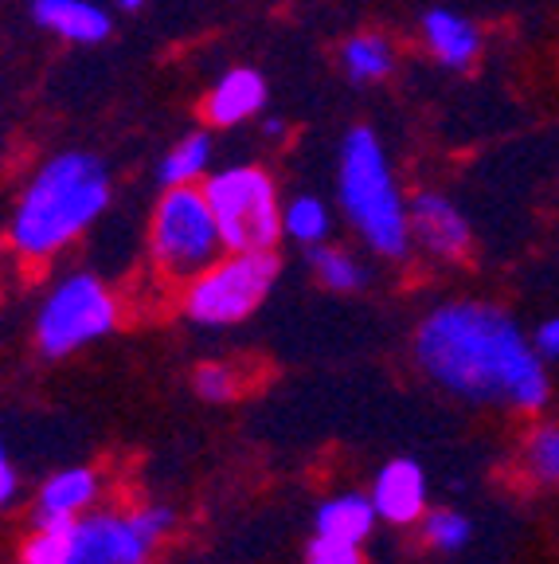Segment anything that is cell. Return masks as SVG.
Returning a JSON list of instances; mask_svg holds the SVG:
<instances>
[{
    "instance_id": "cell-13",
    "label": "cell",
    "mask_w": 559,
    "mask_h": 564,
    "mask_svg": "<svg viewBox=\"0 0 559 564\" xmlns=\"http://www.w3.org/2000/svg\"><path fill=\"white\" fill-rule=\"evenodd\" d=\"M419 44L427 52V59L438 63V67L470 70L481 59L485 40H481V28L465 12L435 4V9H427L419 17Z\"/></svg>"
},
{
    "instance_id": "cell-8",
    "label": "cell",
    "mask_w": 559,
    "mask_h": 564,
    "mask_svg": "<svg viewBox=\"0 0 559 564\" xmlns=\"http://www.w3.org/2000/svg\"><path fill=\"white\" fill-rule=\"evenodd\" d=\"M176 529V510L145 502L133 510H90L67 525L59 564H153Z\"/></svg>"
},
{
    "instance_id": "cell-18",
    "label": "cell",
    "mask_w": 559,
    "mask_h": 564,
    "mask_svg": "<svg viewBox=\"0 0 559 564\" xmlns=\"http://www.w3.org/2000/svg\"><path fill=\"white\" fill-rule=\"evenodd\" d=\"M309 259V274L317 279V286L329 294H360L372 282V271H368L364 259L352 251V247L341 243H317L306 251Z\"/></svg>"
},
{
    "instance_id": "cell-23",
    "label": "cell",
    "mask_w": 559,
    "mask_h": 564,
    "mask_svg": "<svg viewBox=\"0 0 559 564\" xmlns=\"http://www.w3.org/2000/svg\"><path fill=\"white\" fill-rule=\"evenodd\" d=\"M306 564H364V545L314 533V541L306 545Z\"/></svg>"
},
{
    "instance_id": "cell-11",
    "label": "cell",
    "mask_w": 559,
    "mask_h": 564,
    "mask_svg": "<svg viewBox=\"0 0 559 564\" xmlns=\"http://www.w3.org/2000/svg\"><path fill=\"white\" fill-rule=\"evenodd\" d=\"M28 17L70 47H98L114 35V9L102 0H28Z\"/></svg>"
},
{
    "instance_id": "cell-7",
    "label": "cell",
    "mask_w": 559,
    "mask_h": 564,
    "mask_svg": "<svg viewBox=\"0 0 559 564\" xmlns=\"http://www.w3.org/2000/svg\"><path fill=\"white\" fill-rule=\"evenodd\" d=\"M228 251H274L282 243V188L259 161H231L200 181Z\"/></svg>"
},
{
    "instance_id": "cell-10",
    "label": "cell",
    "mask_w": 559,
    "mask_h": 564,
    "mask_svg": "<svg viewBox=\"0 0 559 564\" xmlns=\"http://www.w3.org/2000/svg\"><path fill=\"white\" fill-rule=\"evenodd\" d=\"M271 106V83L259 67H228L204 95V122L211 130H239L259 122Z\"/></svg>"
},
{
    "instance_id": "cell-3",
    "label": "cell",
    "mask_w": 559,
    "mask_h": 564,
    "mask_svg": "<svg viewBox=\"0 0 559 564\" xmlns=\"http://www.w3.org/2000/svg\"><path fill=\"white\" fill-rule=\"evenodd\" d=\"M337 212L364 243L368 256L384 263H407L412 228H407V193L395 176L392 153L372 126H352L337 150Z\"/></svg>"
},
{
    "instance_id": "cell-24",
    "label": "cell",
    "mask_w": 559,
    "mask_h": 564,
    "mask_svg": "<svg viewBox=\"0 0 559 564\" xmlns=\"http://www.w3.org/2000/svg\"><path fill=\"white\" fill-rule=\"evenodd\" d=\"M17 498H20V470H17V463H12L4 440H0V513L9 510Z\"/></svg>"
},
{
    "instance_id": "cell-4",
    "label": "cell",
    "mask_w": 559,
    "mask_h": 564,
    "mask_svg": "<svg viewBox=\"0 0 559 564\" xmlns=\"http://www.w3.org/2000/svg\"><path fill=\"white\" fill-rule=\"evenodd\" d=\"M282 279L278 251H223L180 286V314L200 329H231L259 314Z\"/></svg>"
},
{
    "instance_id": "cell-9",
    "label": "cell",
    "mask_w": 559,
    "mask_h": 564,
    "mask_svg": "<svg viewBox=\"0 0 559 564\" xmlns=\"http://www.w3.org/2000/svg\"><path fill=\"white\" fill-rule=\"evenodd\" d=\"M407 228H412L415 251L442 267H458L473 256L470 216L442 188H419L407 196Z\"/></svg>"
},
{
    "instance_id": "cell-2",
    "label": "cell",
    "mask_w": 559,
    "mask_h": 564,
    "mask_svg": "<svg viewBox=\"0 0 559 564\" xmlns=\"http://www.w3.org/2000/svg\"><path fill=\"white\" fill-rule=\"evenodd\" d=\"M114 204V176L90 150H59L28 176L9 216V247L24 263H47L79 243Z\"/></svg>"
},
{
    "instance_id": "cell-26",
    "label": "cell",
    "mask_w": 559,
    "mask_h": 564,
    "mask_svg": "<svg viewBox=\"0 0 559 564\" xmlns=\"http://www.w3.org/2000/svg\"><path fill=\"white\" fill-rule=\"evenodd\" d=\"M259 130H263L266 141H286V118L263 115V118H259Z\"/></svg>"
},
{
    "instance_id": "cell-6",
    "label": "cell",
    "mask_w": 559,
    "mask_h": 564,
    "mask_svg": "<svg viewBox=\"0 0 559 564\" xmlns=\"http://www.w3.org/2000/svg\"><path fill=\"white\" fill-rule=\"evenodd\" d=\"M145 247L153 271L165 282H173V286H184L188 279H196L204 267H211L228 251L200 185L161 188L157 204L149 212Z\"/></svg>"
},
{
    "instance_id": "cell-1",
    "label": "cell",
    "mask_w": 559,
    "mask_h": 564,
    "mask_svg": "<svg viewBox=\"0 0 559 564\" xmlns=\"http://www.w3.org/2000/svg\"><path fill=\"white\" fill-rule=\"evenodd\" d=\"M412 357L430 384L465 404L516 415H540L551 404L548 361L497 302H438L415 326Z\"/></svg>"
},
{
    "instance_id": "cell-25",
    "label": "cell",
    "mask_w": 559,
    "mask_h": 564,
    "mask_svg": "<svg viewBox=\"0 0 559 564\" xmlns=\"http://www.w3.org/2000/svg\"><path fill=\"white\" fill-rule=\"evenodd\" d=\"M536 349H540L544 361H559V314H551L540 329H536Z\"/></svg>"
},
{
    "instance_id": "cell-12",
    "label": "cell",
    "mask_w": 559,
    "mask_h": 564,
    "mask_svg": "<svg viewBox=\"0 0 559 564\" xmlns=\"http://www.w3.org/2000/svg\"><path fill=\"white\" fill-rule=\"evenodd\" d=\"M372 506H376V518L384 525L407 529L419 525L423 513L430 510L427 498V470L415 463V458H387L384 467L372 478Z\"/></svg>"
},
{
    "instance_id": "cell-15",
    "label": "cell",
    "mask_w": 559,
    "mask_h": 564,
    "mask_svg": "<svg viewBox=\"0 0 559 564\" xmlns=\"http://www.w3.org/2000/svg\"><path fill=\"white\" fill-rule=\"evenodd\" d=\"M376 506L368 494L357 490H344V494H332L317 506L314 513V533L321 538H337V541H352V545H364L372 538V529H376Z\"/></svg>"
},
{
    "instance_id": "cell-22",
    "label": "cell",
    "mask_w": 559,
    "mask_h": 564,
    "mask_svg": "<svg viewBox=\"0 0 559 564\" xmlns=\"http://www.w3.org/2000/svg\"><path fill=\"white\" fill-rule=\"evenodd\" d=\"M193 388H196V397L208 400V404H228V400L239 397L243 377H239V369L228 361H204V365H196V372H193Z\"/></svg>"
},
{
    "instance_id": "cell-5",
    "label": "cell",
    "mask_w": 559,
    "mask_h": 564,
    "mask_svg": "<svg viewBox=\"0 0 559 564\" xmlns=\"http://www.w3.org/2000/svg\"><path fill=\"white\" fill-rule=\"evenodd\" d=\"M118 326H122V302L110 291V282L95 271H67L52 282V291L35 310L32 341L40 357L63 361L110 337Z\"/></svg>"
},
{
    "instance_id": "cell-27",
    "label": "cell",
    "mask_w": 559,
    "mask_h": 564,
    "mask_svg": "<svg viewBox=\"0 0 559 564\" xmlns=\"http://www.w3.org/2000/svg\"><path fill=\"white\" fill-rule=\"evenodd\" d=\"M102 4H110V9H122V12H141V9H145V0H102Z\"/></svg>"
},
{
    "instance_id": "cell-20",
    "label": "cell",
    "mask_w": 559,
    "mask_h": 564,
    "mask_svg": "<svg viewBox=\"0 0 559 564\" xmlns=\"http://www.w3.org/2000/svg\"><path fill=\"white\" fill-rule=\"evenodd\" d=\"M520 470L540 490H559V420L533 423L520 443Z\"/></svg>"
},
{
    "instance_id": "cell-17",
    "label": "cell",
    "mask_w": 559,
    "mask_h": 564,
    "mask_svg": "<svg viewBox=\"0 0 559 564\" xmlns=\"http://www.w3.org/2000/svg\"><path fill=\"white\" fill-rule=\"evenodd\" d=\"M216 169V138L208 130L184 133L180 141H173L157 161V185L176 188V185H200L204 176Z\"/></svg>"
},
{
    "instance_id": "cell-21",
    "label": "cell",
    "mask_w": 559,
    "mask_h": 564,
    "mask_svg": "<svg viewBox=\"0 0 559 564\" xmlns=\"http://www.w3.org/2000/svg\"><path fill=\"white\" fill-rule=\"evenodd\" d=\"M423 541H427L435 553H462L473 538V521L465 518L454 506H430L419 521Z\"/></svg>"
},
{
    "instance_id": "cell-16",
    "label": "cell",
    "mask_w": 559,
    "mask_h": 564,
    "mask_svg": "<svg viewBox=\"0 0 559 564\" xmlns=\"http://www.w3.org/2000/svg\"><path fill=\"white\" fill-rule=\"evenodd\" d=\"M399 52H395L392 35L384 32H357L341 44V70L352 87H376L392 79Z\"/></svg>"
},
{
    "instance_id": "cell-14",
    "label": "cell",
    "mask_w": 559,
    "mask_h": 564,
    "mask_svg": "<svg viewBox=\"0 0 559 564\" xmlns=\"http://www.w3.org/2000/svg\"><path fill=\"white\" fill-rule=\"evenodd\" d=\"M102 475L95 467H63L35 490L32 521H75L98 506Z\"/></svg>"
},
{
    "instance_id": "cell-19",
    "label": "cell",
    "mask_w": 559,
    "mask_h": 564,
    "mask_svg": "<svg viewBox=\"0 0 559 564\" xmlns=\"http://www.w3.org/2000/svg\"><path fill=\"white\" fill-rule=\"evenodd\" d=\"M282 239L297 247H317L332 239V208L317 193H294L282 200Z\"/></svg>"
}]
</instances>
